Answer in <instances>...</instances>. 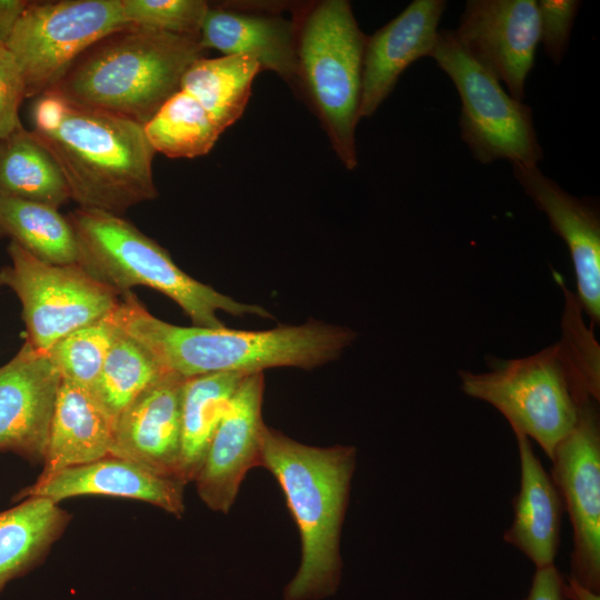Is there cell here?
<instances>
[{"instance_id":"1","label":"cell","mask_w":600,"mask_h":600,"mask_svg":"<svg viewBox=\"0 0 600 600\" xmlns=\"http://www.w3.org/2000/svg\"><path fill=\"white\" fill-rule=\"evenodd\" d=\"M581 311L566 294L559 342L523 358L497 359L484 372H458L463 393L496 408L514 434L533 440L549 459L581 407L600 398L599 346Z\"/></svg>"},{"instance_id":"2","label":"cell","mask_w":600,"mask_h":600,"mask_svg":"<svg viewBox=\"0 0 600 600\" xmlns=\"http://www.w3.org/2000/svg\"><path fill=\"white\" fill-rule=\"evenodd\" d=\"M108 320L184 379L274 367L310 370L339 358L357 337L349 328L314 320L262 331L176 326L151 314L131 291L121 296Z\"/></svg>"},{"instance_id":"3","label":"cell","mask_w":600,"mask_h":600,"mask_svg":"<svg viewBox=\"0 0 600 600\" xmlns=\"http://www.w3.org/2000/svg\"><path fill=\"white\" fill-rule=\"evenodd\" d=\"M356 458L352 446L310 447L266 427L260 466L280 484L301 541L300 566L284 589L286 600L320 599L339 586L340 533Z\"/></svg>"},{"instance_id":"4","label":"cell","mask_w":600,"mask_h":600,"mask_svg":"<svg viewBox=\"0 0 600 600\" xmlns=\"http://www.w3.org/2000/svg\"><path fill=\"white\" fill-rule=\"evenodd\" d=\"M204 52L200 37L124 27L82 52L51 90L143 126Z\"/></svg>"},{"instance_id":"5","label":"cell","mask_w":600,"mask_h":600,"mask_svg":"<svg viewBox=\"0 0 600 600\" xmlns=\"http://www.w3.org/2000/svg\"><path fill=\"white\" fill-rule=\"evenodd\" d=\"M31 132L57 161L79 208L121 217L157 198L156 151L142 124L67 100L57 124Z\"/></svg>"},{"instance_id":"6","label":"cell","mask_w":600,"mask_h":600,"mask_svg":"<svg viewBox=\"0 0 600 600\" xmlns=\"http://www.w3.org/2000/svg\"><path fill=\"white\" fill-rule=\"evenodd\" d=\"M68 219L79 243V264L121 296L136 286L152 288L198 327H224L218 311L274 319L263 307L239 302L187 274L166 249L120 216L78 208Z\"/></svg>"},{"instance_id":"7","label":"cell","mask_w":600,"mask_h":600,"mask_svg":"<svg viewBox=\"0 0 600 600\" xmlns=\"http://www.w3.org/2000/svg\"><path fill=\"white\" fill-rule=\"evenodd\" d=\"M294 18L301 97L317 112L342 164L353 170L358 164L356 128L368 36L360 30L347 0L307 4Z\"/></svg>"},{"instance_id":"8","label":"cell","mask_w":600,"mask_h":600,"mask_svg":"<svg viewBox=\"0 0 600 600\" xmlns=\"http://www.w3.org/2000/svg\"><path fill=\"white\" fill-rule=\"evenodd\" d=\"M453 82L461 100V139L487 164L507 159L537 166L543 158L532 109L513 99L500 81L461 46L452 30H440L430 56Z\"/></svg>"},{"instance_id":"9","label":"cell","mask_w":600,"mask_h":600,"mask_svg":"<svg viewBox=\"0 0 600 600\" xmlns=\"http://www.w3.org/2000/svg\"><path fill=\"white\" fill-rule=\"evenodd\" d=\"M11 263L0 269V286L11 289L22 306L27 340L46 352L72 331L106 319L121 294L80 264L43 262L14 241Z\"/></svg>"},{"instance_id":"10","label":"cell","mask_w":600,"mask_h":600,"mask_svg":"<svg viewBox=\"0 0 600 600\" xmlns=\"http://www.w3.org/2000/svg\"><path fill=\"white\" fill-rule=\"evenodd\" d=\"M124 27L120 0L30 1L7 41L26 97L51 90L82 52Z\"/></svg>"},{"instance_id":"11","label":"cell","mask_w":600,"mask_h":600,"mask_svg":"<svg viewBox=\"0 0 600 600\" xmlns=\"http://www.w3.org/2000/svg\"><path fill=\"white\" fill-rule=\"evenodd\" d=\"M598 401L581 407L572 431L550 457V477L572 526L570 579L600 590V420Z\"/></svg>"},{"instance_id":"12","label":"cell","mask_w":600,"mask_h":600,"mask_svg":"<svg viewBox=\"0 0 600 600\" xmlns=\"http://www.w3.org/2000/svg\"><path fill=\"white\" fill-rule=\"evenodd\" d=\"M453 32L464 50L522 101L540 42L537 1L469 0Z\"/></svg>"},{"instance_id":"13","label":"cell","mask_w":600,"mask_h":600,"mask_svg":"<svg viewBox=\"0 0 600 600\" xmlns=\"http://www.w3.org/2000/svg\"><path fill=\"white\" fill-rule=\"evenodd\" d=\"M263 372L241 381L211 439L194 479L200 499L213 511L228 513L247 472L260 466L263 433Z\"/></svg>"},{"instance_id":"14","label":"cell","mask_w":600,"mask_h":600,"mask_svg":"<svg viewBox=\"0 0 600 600\" xmlns=\"http://www.w3.org/2000/svg\"><path fill=\"white\" fill-rule=\"evenodd\" d=\"M61 381L48 354L28 340L0 368V452L43 461Z\"/></svg>"},{"instance_id":"15","label":"cell","mask_w":600,"mask_h":600,"mask_svg":"<svg viewBox=\"0 0 600 600\" xmlns=\"http://www.w3.org/2000/svg\"><path fill=\"white\" fill-rule=\"evenodd\" d=\"M527 196L542 211L571 257L577 300L593 324L600 320V216L594 202L579 199L544 176L537 166L512 164Z\"/></svg>"},{"instance_id":"16","label":"cell","mask_w":600,"mask_h":600,"mask_svg":"<svg viewBox=\"0 0 600 600\" xmlns=\"http://www.w3.org/2000/svg\"><path fill=\"white\" fill-rule=\"evenodd\" d=\"M184 383L167 371L139 393L114 423L110 456L179 479Z\"/></svg>"},{"instance_id":"17","label":"cell","mask_w":600,"mask_h":600,"mask_svg":"<svg viewBox=\"0 0 600 600\" xmlns=\"http://www.w3.org/2000/svg\"><path fill=\"white\" fill-rule=\"evenodd\" d=\"M184 486L132 460L107 456L96 461L60 470L21 489L14 501L47 498L57 503L80 496H106L140 500L181 518Z\"/></svg>"},{"instance_id":"18","label":"cell","mask_w":600,"mask_h":600,"mask_svg":"<svg viewBox=\"0 0 600 600\" xmlns=\"http://www.w3.org/2000/svg\"><path fill=\"white\" fill-rule=\"evenodd\" d=\"M268 7L210 4L200 31L201 46L223 56H249L261 70L276 72L301 96L297 20L286 19Z\"/></svg>"},{"instance_id":"19","label":"cell","mask_w":600,"mask_h":600,"mask_svg":"<svg viewBox=\"0 0 600 600\" xmlns=\"http://www.w3.org/2000/svg\"><path fill=\"white\" fill-rule=\"evenodd\" d=\"M443 0H414L394 19L367 38L362 61L359 116L369 118L392 92L401 73L416 60L430 57Z\"/></svg>"},{"instance_id":"20","label":"cell","mask_w":600,"mask_h":600,"mask_svg":"<svg viewBox=\"0 0 600 600\" xmlns=\"http://www.w3.org/2000/svg\"><path fill=\"white\" fill-rule=\"evenodd\" d=\"M520 488L513 499V520L503 540L522 552L536 569L554 564L564 511L550 474L533 452L531 441L516 433Z\"/></svg>"},{"instance_id":"21","label":"cell","mask_w":600,"mask_h":600,"mask_svg":"<svg viewBox=\"0 0 600 600\" xmlns=\"http://www.w3.org/2000/svg\"><path fill=\"white\" fill-rule=\"evenodd\" d=\"M113 434L114 422L92 393L62 379L39 478L110 456Z\"/></svg>"},{"instance_id":"22","label":"cell","mask_w":600,"mask_h":600,"mask_svg":"<svg viewBox=\"0 0 600 600\" xmlns=\"http://www.w3.org/2000/svg\"><path fill=\"white\" fill-rule=\"evenodd\" d=\"M71 514L47 498H27L0 512V592L39 566Z\"/></svg>"},{"instance_id":"23","label":"cell","mask_w":600,"mask_h":600,"mask_svg":"<svg viewBox=\"0 0 600 600\" xmlns=\"http://www.w3.org/2000/svg\"><path fill=\"white\" fill-rule=\"evenodd\" d=\"M0 197L40 202L57 209L71 200L57 161L22 123L0 138Z\"/></svg>"},{"instance_id":"24","label":"cell","mask_w":600,"mask_h":600,"mask_svg":"<svg viewBox=\"0 0 600 600\" xmlns=\"http://www.w3.org/2000/svg\"><path fill=\"white\" fill-rule=\"evenodd\" d=\"M247 376L239 372H220L186 379L178 473L179 479L186 484L194 481L231 398Z\"/></svg>"},{"instance_id":"25","label":"cell","mask_w":600,"mask_h":600,"mask_svg":"<svg viewBox=\"0 0 600 600\" xmlns=\"http://www.w3.org/2000/svg\"><path fill=\"white\" fill-rule=\"evenodd\" d=\"M259 62L246 54L202 57L184 72L180 89L192 96L224 131L244 112Z\"/></svg>"},{"instance_id":"26","label":"cell","mask_w":600,"mask_h":600,"mask_svg":"<svg viewBox=\"0 0 600 600\" xmlns=\"http://www.w3.org/2000/svg\"><path fill=\"white\" fill-rule=\"evenodd\" d=\"M0 237H8L37 259L79 264L80 250L68 217L49 204L0 197Z\"/></svg>"},{"instance_id":"27","label":"cell","mask_w":600,"mask_h":600,"mask_svg":"<svg viewBox=\"0 0 600 600\" xmlns=\"http://www.w3.org/2000/svg\"><path fill=\"white\" fill-rule=\"evenodd\" d=\"M156 152L169 158L207 154L223 132L189 93L179 90L143 124Z\"/></svg>"},{"instance_id":"28","label":"cell","mask_w":600,"mask_h":600,"mask_svg":"<svg viewBox=\"0 0 600 600\" xmlns=\"http://www.w3.org/2000/svg\"><path fill=\"white\" fill-rule=\"evenodd\" d=\"M164 372L167 370L142 344L114 327L112 342L91 393L116 423L134 398Z\"/></svg>"},{"instance_id":"29","label":"cell","mask_w":600,"mask_h":600,"mask_svg":"<svg viewBox=\"0 0 600 600\" xmlns=\"http://www.w3.org/2000/svg\"><path fill=\"white\" fill-rule=\"evenodd\" d=\"M114 333L108 318L82 327L52 344L46 353L62 379L91 392Z\"/></svg>"},{"instance_id":"30","label":"cell","mask_w":600,"mask_h":600,"mask_svg":"<svg viewBox=\"0 0 600 600\" xmlns=\"http://www.w3.org/2000/svg\"><path fill=\"white\" fill-rule=\"evenodd\" d=\"M128 27L200 37L209 9L204 0H120Z\"/></svg>"},{"instance_id":"31","label":"cell","mask_w":600,"mask_h":600,"mask_svg":"<svg viewBox=\"0 0 600 600\" xmlns=\"http://www.w3.org/2000/svg\"><path fill=\"white\" fill-rule=\"evenodd\" d=\"M581 1L577 0H539L540 42L549 58L559 64L569 43L574 18Z\"/></svg>"},{"instance_id":"32","label":"cell","mask_w":600,"mask_h":600,"mask_svg":"<svg viewBox=\"0 0 600 600\" xmlns=\"http://www.w3.org/2000/svg\"><path fill=\"white\" fill-rule=\"evenodd\" d=\"M26 98L24 81L18 63L7 43L0 42V138L21 124L19 109Z\"/></svg>"},{"instance_id":"33","label":"cell","mask_w":600,"mask_h":600,"mask_svg":"<svg viewBox=\"0 0 600 600\" xmlns=\"http://www.w3.org/2000/svg\"><path fill=\"white\" fill-rule=\"evenodd\" d=\"M524 600H568L567 582L554 564L536 569Z\"/></svg>"},{"instance_id":"34","label":"cell","mask_w":600,"mask_h":600,"mask_svg":"<svg viewBox=\"0 0 600 600\" xmlns=\"http://www.w3.org/2000/svg\"><path fill=\"white\" fill-rule=\"evenodd\" d=\"M29 0H0V42L7 43Z\"/></svg>"},{"instance_id":"35","label":"cell","mask_w":600,"mask_h":600,"mask_svg":"<svg viewBox=\"0 0 600 600\" xmlns=\"http://www.w3.org/2000/svg\"><path fill=\"white\" fill-rule=\"evenodd\" d=\"M567 597L571 600H599V593L590 591L568 578Z\"/></svg>"}]
</instances>
